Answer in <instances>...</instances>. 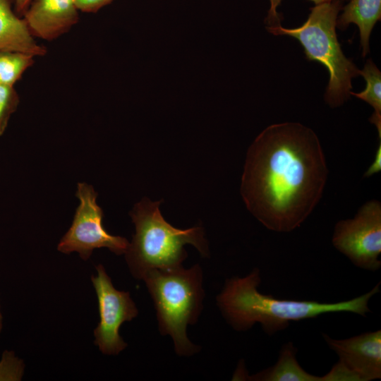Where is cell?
<instances>
[{"label":"cell","mask_w":381,"mask_h":381,"mask_svg":"<svg viewBox=\"0 0 381 381\" xmlns=\"http://www.w3.org/2000/svg\"><path fill=\"white\" fill-rule=\"evenodd\" d=\"M328 169L315 132L299 123L272 124L249 147L241 193L267 229L289 232L320 201Z\"/></svg>","instance_id":"cell-1"},{"label":"cell","mask_w":381,"mask_h":381,"mask_svg":"<svg viewBox=\"0 0 381 381\" xmlns=\"http://www.w3.org/2000/svg\"><path fill=\"white\" fill-rule=\"evenodd\" d=\"M260 271L255 267L245 277L226 279L217 296V305L226 322L236 331L244 332L256 324L272 335L286 329L291 322L300 321L331 313H353L366 317L370 313L369 301L380 292V282L368 292L354 298L336 302L280 299L258 289Z\"/></svg>","instance_id":"cell-2"},{"label":"cell","mask_w":381,"mask_h":381,"mask_svg":"<svg viewBox=\"0 0 381 381\" xmlns=\"http://www.w3.org/2000/svg\"><path fill=\"white\" fill-rule=\"evenodd\" d=\"M160 203L143 198L129 213L135 232L124 255L130 273L137 279L152 270L182 266L188 256L186 244L193 245L202 258L210 256L203 228L173 226L162 215Z\"/></svg>","instance_id":"cell-3"},{"label":"cell","mask_w":381,"mask_h":381,"mask_svg":"<svg viewBox=\"0 0 381 381\" xmlns=\"http://www.w3.org/2000/svg\"><path fill=\"white\" fill-rule=\"evenodd\" d=\"M152 298L158 329L171 337L179 356H192L200 351L187 336V327L198 322L203 309V272L199 264L148 272L142 279Z\"/></svg>","instance_id":"cell-4"},{"label":"cell","mask_w":381,"mask_h":381,"mask_svg":"<svg viewBox=\"0 0 381 381\" xmlns=\"http://www.w3.org/2000/svg\"><path fill=\"white\" fill-rule=\"evenodd\" d=\"M343 0L315 5L310 8L306 21L295 28L266 26L274 35H288L297 39L304 49L306 58L320 62L329 72L325 99L331 107L343 104L349 99L352 79L359 69L346 58L337 40V20L343 7Z\"/></svg>","instance_id":"cell-5"},{"label":"cell","mask_w":381,"mask_h":381,"mask_svg":"<svg viewBox=\"0 0 381 381\" xmlns=\"http://www.w3.org/2000/svg\"><path fill=\"white\" fill-rule=\"evenodd\" d=\"M80 205L71 226L60 240L57 250L65 254L77 252L87 260L94 250L107 248L116 255L125 254L128 241L107 231L102 224L104 213L96 202L97 193L91 185L78 183L75 193Z\"/></svg>","instance_id":"cell-6"},{"label":"cell","mask_w":381,"mask_h":381,"mask_svg":"<svg viewBox=\"0 0 381 381\" xmlns=\"http://www.w3.org/2000/svg\"><path fill=\"white\" fill-rule=\"evenodd\" d=\"M332 244L356 267L375 272L381 267V205L365 202L353 219L338 222Z\"/></svg>","instance_id":"cell-7"},{"label":"cell","mask_w":381,"mask_h":381,"mask_svg":"<svg viewBox=\"0 0 381 381\" xmlns=\"http://www.w3.org/2000/svg\"><path fill=\"white\" fill-rule=\"evenodd\" d=\"M97 274L91 277L99 314V321L93 331L94 344L107 356H116L128 344L119 334L125 322H130L138 315V309L128 291L116 289L104 267H95Z\"/></svg>","instance_id":"cell-8"},{"label":"cell","mask_w":381,"mask_h":381,"mask_svg":"<svg viewBox=\"0 0 381 381\" xmlns=\"http://www.w3.org/2000/svg\"><path fill=\"white\" fill-rule=\"evenodd\" d=\"M327 346L339 357V362L357 381L381 378V330L368 332L343 339L322 334Z\"/></svg>","instance_id":"cell-9"},{"label":"cell","mask_w":381,"mask_h":381,"mask_svg":"<svg viewBox=\"0 0 381 381\" xmlns=\"http://www.w3.org/2000/svg\"><path fill=\"white\" fill-rule=\"evenodd\" d=\"M78 11L75 0H32L23 18L34 37L52 41L77 24Z\"/></svg>","instance_id":"cell-10"},{"label":"cell","mask_w":381,"mask_h":381,"mask_svg":"<svg viewBox=\"0 0 381 381\" xmlns=\"http://www.w3.org/2000/svg\"><path fill=\"white\" fill-rule=\"evenodd\" d=\"M0 51H17L34 56L46 54V47L37 43L23 17L14 10V0H0Z\"/></svg>","instance_id":"cell-11"},{"label":"cell","mask_w":381,"mask_h":381,"mask_svg":"<svg viewBox=\"0 0 381 381\" xmlns=\"http://www.w3.org/2000/svg\"><path fill=\"white\" fill-rule=\"evenodd\" d=\"M341 11L337 28L344 30L351 23L358 27L362 56L365 57L369 52L370 33L381 18V0H349Z\"/></svg>","instance_id":"cell-12"},{"label":"cell","mask_w":381,"mask_h":381,"mask_svg":"<svg viewBox=\"0 0 381 381\" xmlns=\"http://www.w3.org/2000/svg\"><path fill=\"white\" fill-rule=\"evenodd\" d=\"M297 349L292 342L282 345L276 363L248 377L254 381H320V377L306 371L296 359Z\"/></svg>","instance_id":"cell-13"},{"label":"cell","mask_w":381,"mask_h":381,"mask_svg":"<svg viewBox=\"0 0 381 381\" xmlns=\"http://www.w3.org/2000/svg\"><path fill=\"white\" fill-rule=\"evenodd\" d=\"M365 80V89L358 93L351 92V95L368 103L374 112L369 119L377 128L379 140H381V72L370 59H368L362 70L359 71Z\"/></svg>","instance_id":"cell-14"},{"label":"cell","mask_w":381,"mask_h":381,"mask_svg":"<svg viewBox=\"0 0 381 381\" xmlns=\"http://www.w3.org/2000/svg\"><path fill=\"white\" fill-rule=\"evenodd\" d=\"M32 54L17 51H0V85L14 87L34 64Z\"/></svg>","instance_id":"cell-15"},{"label":"cell","mask_w":381,"mask_h":381,"mask_svg":"<svg viewBox=\"0 0 381 381\" xmlns=\"http://www.w3.org/2000/svg\"><path fill=\"white\" fill-rule=\"evenodd\" d=\"M20 97L14 87L0 85V136L7 128L11 115L16 111Z\"/></svg>","instance_id":"cell-16"},{"label":"cell","mask_w":381,"mask_h":381,"mask_svg":"<svg viewBox=\"0 0 381 381\" xmlns=\"http://www.w3.org/2000/svg\"><path fill=\"white\" fill-rule=\"evenodd\" d=\"M24 370L23 361L13 351H4L0 359V381H20Z\"/></svg>","instance_id":"cell-17"},{"label":"cell","mask_w":381,"mask_h":381,"mask_svg":"<svg viewBox=\"0 0 381 381\" xmlns=\"http://www.w3.org/2000/svg\"><path fill=\"white\" fill-rule=\"evenodd\" d=\"M270 8L267 11V15L265 18V23L267 26L274 27L281 25L282 16L277 11V8L281 4L282 0H269ZM313 1L315 5H319L323 3L332 1L333 0H310Z\"/></svg>","instance_id":"cell-18"},{"label":"cell","mask_w":381,"mask_h":381,"mask_svg":"<svg viewBox=\"0 0 381 381\" xmlns=\"http://www.w3.org/2000/svg\"><path fill=\"white\" fill-rule=\"evenodd\" d=\"M113 0H75L79 11L96 13L102 7L111 4Z\"/></svg>","instance_id":"cell-19"},{"label":"cell","mask_w":381,"mask_h":381,"mask_svg":"<svg viewBox=\"0 0 381 381\" xmlns=\"http://www.w3.org/2000/svg\"><path fill=\"white\" fill-rule=\"evenodd\" d=\"M381 169V140L380 141L379 146L376 150L374 161L369 167L368 171L364 174V177L370 176Z\"/></svg>","instance_id":"cell-20"},{"label":"cell","mask_w":381,"mask_h":381,"mask_svg":"<svg viewBox=\"0 0 381 381\" xmlns=\"http://www.w3.org/2000/svg\"><path fill=\"white\" fill-rule=\"evenodd\" d=\"M32 0H14V10L20 17H23L24 13L28 9Z\"/></svg>","instance_id":"cell-21"},{"label":"cell","mask_w":381,"mask_h":381,"mask_svg":"<svg viewBox=\"0 0 381 381\" xmlns=\"http://www.w3.org/2000/svg\"><path fill=\"white\" fill-rule=\"evenodd\" d=\"M2 329H3V315L1 310V306H0V334L1 332Z\"/></svg>","instance_id":"cell-22"}]
</instances>
